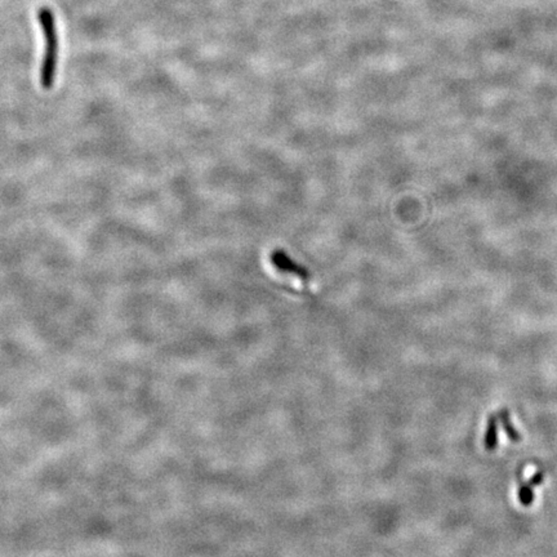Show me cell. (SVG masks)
I'll return each mask as SVG.
<instances>
[{
    "mask_svg": "<svg viewBox=\"0 0 557 557\" xmlns=\"http://www.w3.org/2000/svg\"><path fill=\"white\" fill-rule=\"evenodd\" d=\"M271 262L280 274L292 277L300 284L309 285L311 282V273L303 266L297 264L292 257L288 256L284 250H275L271 255Z\"/></svg>",
    "mask_w": 557,
    "mask_h": 557,
    "instance_id": "obj_2",
    "label": "cell"
},
{
    "mask_svg": "<svg viewBox=\"0 0 557 557\" xmlns=\"http://www.w3.org/2000/svg\"><path fill=\"white\" fill-rule=\"evenodd\" d=\"M484 444L488 450H494L498 445V418L495 414H492L488 420Z\"/></svg>",
    "mask_w": 557,
    "mask_h": 557,
    "instance_id": "obj_3",
    "label": "cell"
},
{
    "mask_svg": "<svg viewBox=\"0 0 557 557\" xmlns=\"http://www.w3.org/2000/svg\"><path fill=\"white\" fill-rule=\"evenodd\" d=\"M531 484L534 485V486H538V485L542 484V481H543V472H535L534 475L531 476V479L529 480Z\"/></svg>",
    "mask_w": 557,
    "mask_h": 557,
    "instance_id": "obj_6",
    "label": "cell"
},
{
    "mask_svg": "<svg viewBox=\"0 0 557 557\" xmlns=\"http://www.w3.org/2000/svg\"><path fill=\"white\" fill-rule=\"evenodd\" d=\"M533 488H534V485L531 484L530 481L521 485L520 489H519V501H520L522 506L528 507L534 501Z\"/></svg>",
    "mask_w": 557,
    "mask_h": 557,
    "instance_id": "obj_5",
    "label": "cell"
},
{
    "mask_svg": "<svg viewBox=\"0 0 557 557\" xmlns=\"http://www.w3.org/2000/svg\"><path fill=\"white\" fill-rule=\"evenodd\" d=\"M499 420L502 423L503 429L506 432V435L510 438L512 441H520L521 435L520 432L516 429V427L512 425L511 418H510V411L507 409H502L499 411Z\"/></svg>",
    "mask_w": 557,
    "mask_h": 557,
    "instance_id": "obj_4",
    "label": "cell"
},
{
    "mask_svg": "<svg viewBox=\"0 0 557 557\" xmlns=\"http://www.w3.org/2000/svg\"><path fill=\"white\" fill-rule=\"evenodd\" d=\"M37 19L46 40V52L40 66V85L43 89H52L55 85L58 62V35L53 12L43 7L37 10Z\"/></svg>",
    "mask_w": 557,
    "mask_h": 557,
    "instance_id": "obj_1",
    "label": "cell"
}]
</instances>
